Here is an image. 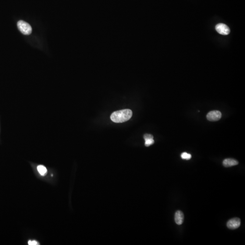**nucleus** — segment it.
<instances>
[{
	"instance_id": "nucleus-1",
	"label": "nucleus",
	"mask_w": 245,
	"mask_h": 245,
	"mask_svg": "<svg viewBox=\"0 0 245 245\" xmlns=\"http://www.w3.org/2000/svg\"><path fill=\"white\" fill-rule=\"evenodd\" d=\"M132 111L129 109L117 111L111 114V120L117 123L123 122L129 120L132 116Z\"/></svg>"
},
{
	"instance_id": "nucleus-2",
	"label": "nucleus",
	"mask_w": 245,
	"mask_h": 245,
	"mask_svg": "<svg viewBox=\"0 0 245 245\" xmlns=\"http://www.w3.org/2000/svg\"><path fill=\"white\" fill-rule=\"evenodd\" d=\"M18 26L20 32L25 35H30L32 32V28L30 25L23 21L18 22Z\"/></svg>"
},
{
	"instance_id": "nucleus-3",
	"label": "nucleus",
	"mask_w": 245,
	"mask_h": 245,
	"mask_svg": "<svg viewBox=\"0 0 245 245\" xmlns=\"http://www.w3.org/2000/svg\"><path fill=\"white\" fill-rule=\"evenodd\" d=\"M221 117V113L219 111H211L207 115V118L210 121H216L220 120Z\"/></svg>"
},
{
	"instance_id": "nucleus-4",
	"label": "nucleus",
	"mask_w": 245,
	"mask_h": 245,
	"mask_svg": "<svg viewBox=\"0 0 245 245\" xmlns=\"http://www.w3.org/2000/svg\"><path fill=\"white\" fill-rule=\"evenodd\" d=\"M217 32L222 35H228L230 33V30L227 25L223 23H219L216 25Z\"/></svg>"
},
{
	"instance_id": "nucleus-5",
	"label": "nucleus",
	"mask_w": 245,
	"mask_h": 245,
	"mask_svg": "<svg viewBox=\"0 0 245 245\" xmlns=\"http://www.w3.org/2000/svg\"><path fill=\"white\" fill-rule=\"evenodd\" d=\"M241 225V220L239 218H236L231 219L228 221L227 227L230 229H236L240 227Z\"/></svg>"
},
{
	"instance_id": "nucleus-6",
	"label": "nucleus",
	"mask_w": 245,
	"mask_h": 245,
	"mask_svg": "<svg viewBox=\"0 0 245 245\" xmlns=\"http://www.w3.org/2000/svg\"><path fill=\"white\" fill-rule=\"evenodd\" d=\"M184 221V215L182 211H177L175 214V221L178 225L182 224Z\"/></svg>"
},
{
	"instance_id": "nucleus-7",
	"label": "nucleus",
	"mask_w": 245,
	"mask_h": 245,
	"mask_svg": "<svg viewBox=\"0 0 245 245\" xmlns=\"http://www.w3.org/2000/svg\"><path fill=\"white\" fill-rule=\"evenodd\" d=\"M238 162L232 158H227L223 161V165L225 167H230L238 165Z\"/></svg>"
},
{
	"instance_id": "nucleus-8",
	"label": "nucleus",
	"mask_w": 245,
	"mask_h": 245,
	"mask_svg": "<svg viewBox=\"0 0 245 245\" xmlns=\"http://www.w3.org/2000/svg\"><path fill=\"white\" fill-rule=\"evenodd\" d=\"M144 140H145V145L146 147H149L153 144L154 143L153 140V137L152 135L150 134H145L143 136Z\"/></svg>"
},
{
	"instance_id": "nucleus-9",
	"label": "nucleus",
	"mask_w": 245,
	"mask_h": 245,
	"mask_svg": "<svg viewBox=\"0 0 245 245\" xmlns=\"http://www.w3.org/2000/svg\"><path fill=\"white\" fill-rule=\"evenodd\" d=\"M37 171L41 176L46 174L47 172V169L46 167L43 165H39L37 167Z\"/></svg>"
},
{
	"instance_id": "nucleus-10",
	"label": "nucleus",
	"mask_w": 245,
	"mask_h": 245,
	"mask_svg": "<svg viewBox=\"0 0 245 245\" xmlns=\"http://www.w3.org/2000/svg\"><path fill=\"white\" fill-rule=\"evenodd\" d=\"M181 157L182 158L183 160H189L192 158V155L189 154V153H186V152H184V153H182Z\"/></svg>"
},
{
	"instance_id": "nucleus-11",
	"label": "nucleus",
	"mask_w": 245,
	"mask_h": 245,
	"mask_svg": "<svg viewBox=\"0 0 245 245\" xmlns=\"http://www.w3.org/2000/svg\"><path fill=\"white\" fill-rule=\"evenodd\" d=\"M28 245H40L39 243L37 241H36V240H32V241H31V240H29L28 242Z\"/></svg>"
}]
</instances>
